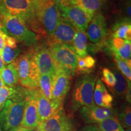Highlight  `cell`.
I'll return each instance as SVG.
<instances>
[{
	"instance_id": "obj_1",
	"label": "cell",
	"mask_w": 131,
	"mask_h": 131,
	"mask_svg": "<svg viewBox=\"0 0 131 131\" xmlns=\"http://www.w3.org/2000/svg\"><path fill=\"white\" fill-rule=\"evenodd\" d=\"M34 19L29 28L40 35H53L61 15L60 9L52 0H33Z\"/></svg>"
},
{
	"instance_id": "obj_2",
	"label": "cell",
	"mask_w": 131,
	"mask_h": 131,
	"mask_svg": "<svg viewBox=\"0 0 131 131\" xmlns=\"http://www.w3.org/2000/svg\"><path fill=\"white\" fill-rule=\"evenodd\" d=\"M27 90L18 87L14 95L6 101L0 111V127L3 131H8L21 125Z\"/></svg>"
},
{
	"instance_id": "obj_3",
	"label": "cell",
	"mask_w": 131,
	"mask_h": 131,
	"mask_svg": "<svg viewBox=\"0 0 131 131\" xmlns=\"http://www.w3.org/2000/svg\"><path fill=\"white\" fill-rule=\"evenodd\" d=\"M14 62L21 86L29 90L38 89L40 73L33 52H27L19 55Z\"/></svg>"
},
{
	"instance_id": "obj_4",
	"label": "cell",
	"mask_w": 131,
	"mask_h": 131,
	"mask_svg": "<svg viewBox=\"0 0 131 131\" xmlns=\"http://www.w3.org/2000/svg\"><path fill=\"white\" fill-rule=\"evenodd\" d=\"M96 80L95 77L88 74L78 79L72 92V109L73 111L95 105L93 96Z\"/></svg>"
},
{
	"instance_id": "obj_5",
	"label": "cell",
	"mask_w": 131,
	"mask_h": 131,
	"mask_svg": "<svg viewBox=\"0 0 131 131\" xmlns=\"http://www.w3.org/2000/svg\"><path fill=\"white\" fill-rule=\"evenodd\" d=\"M49 48L56 70H63L70 75L76 71L78 57L72 45L57 44Z\"/></svg>"
},
{
	"instance_id": "obj_6",
	"label": "cell",
	"mask_w": 131,
	"mask_h": 131,
	"mask_svg": "<svg viewBox=\"0 0 131 131\" xmlns=\"http://www.w3.org/2000/svg\"><path fill=\"white\" fill-rule=\"evenodd\" d=\"M1 16L5 30L17 41L27 46L34 45L37 42V35L27 27L23 21L10 15H1Z\"/></svg>"
},
{
	"instance_id": "obj_7",
	"label": "cell",
	"mask_w": 131,
	"mask_h": 131,
	"mask_svg": "<svg viewBox=\"0 0 131 131\" xmlns=\"http://www.w3.org/2000/svg\"><path fill=\"white\" fill-rule=\"evenodd\" d=\"M10 15L23 21L27 27L34 19L33 0H0V15Z\"/></svg>"
},
{
	"instance_id": "obj_8",
	"label": "cell",
	"mask_w": 131,
	"mask_h": 131,
	"mask_svg": "<svg viewBox=\"0 0 131 131\" xmlns=\"http://www.w3.org/2000/svg\"><path fill=\"white\" fill-rule=\"evenodd\" d=\"M61 16L73 24L77 29L86 31L93 17L81 8L75 4L60 9Z\"/></svg>"
},
{
	"instance_id": "obj_9",
	"label": "cell",
	"mask_w": 131,
	"mask_h": 131,
	"mask_svg": "<svg viewBox=\"0 0 131 131\" xmlns=\"http://www.w3.org/2000/svg\"><path fill=\"white\" fill-rule=\"evenodd\" d=\"M40 123L35 90H27L23 117L21 126L35 130Z\"/></svg>"
},
{
	"instance_id": "obj_10",
	"label": "cell",
	"mask_w": 131,
	"mask_h": 131,
	"mask_svg": "<svg viewBox=\"0 0 131 131\" xmlns=\"http://www.w3.org/2000/svg\"><path fill=\"white\" fill-rule=\"evenodd\" d=\"M77 30L73 24L61 16L53 35L49 38V47L57 44L72 45Z\"/></svg>"
},
{
	"instance_id": "obj_11",
	"label": "cell",
	"mask_w": 131,
	"mask_h": 131,
	"mask_svg": "<svg viewBox=\"0 0 131 131\" xmlns=\"http://www.w3.org/2000/svg\"><path fill=\"white\" fill-rule=\"evenodd\" d=\"M40 131H74V126L69 118L61 109L50 118L39 124Z\"/></svg>"
},
{
	"instance_id": "obj_12",
	"label": "cell",
	"mask_w": 131,
	"mask_h": 131,
	"mask_svg": "<svg viewBox=\"0 0 131 131\" xmlns=\"http://www.w3.org/2000/svg\"><path fill=\"white\" fill-rule=\"evenodd\" d=\"M35 93L40 123L45 122L59 111L63 109V101L49 100L43 95L39 88L35 89Z\"/></svg>"
},
{
	"instance_id": "obj_13",
	"label": "cell",
	"mask_w": 131,
	"mask_h": 131,
	"mask_svg": "<svg viewBox=\"0 0 131 131\" xmlns=\"http://www.w3.org/2000/svg\"><path fill=\"white\" fill-rule=\"evenodd\" d=\"M32 52L40 75H55L56 69L49 47L41 46L37 47Z\"/></svg>"
},
{
	"instance_id": "obj_14",
	"label": "cell",
	"mask_w": 131,
	"mask_h": 131,
	"mask_svg": "<svg viewBox=\"0 0 131 131\" xmlns=\"http://www.w3.org/2000/svg\"><path fill=\"white\" fill-rule=\"evenodd\" d=\"M70 75L64 70L57 69L53 77L52 100L64 101L70 86Z\"/></svg>"
},
{
	"instance_id": "obj_15",
	"label": "cell",
	"mask_w": 131,
	"mask_h": 131,
	"mask_svg": "<svg viewBox=\"0 0 131 131\" xmlns=\"http://www.w3.org/2000/svg\"><path fill=\"white\" fill-rule=\"evenodd\" d=\"M107 34V27L104 16L100 12L95 14L87 28V37L92 42L98 43L104 40Z\"/></svg>"
},
{
	"instance_id": "obj_16",
	"label": "cell",
	"mask_w": 131,
	"mask_h": 131,
	"mask_svg": "<svg viewBox=\"0 0 131 131\" xmlns=\"http://www.w3.org/2000/svg\"><path fill=\"white\" fill-rule=\"evenodd\" d=\"M80 114L83 120L87 124H98L107 118L116 115L112 109L101 107L95 105L81 108Z\"/></svg>"
},
{
	"instance_id": "obj_17",
	"label": "cell",
	"mask_w": 131,
	"mask_h": 131,
	"mask_svg": "<svg viewBox=\"0 0 131 131\" xmlns=\"http://www.w3.org/2000/svg\"><path fill=\"white\" fill-rule=\"evenodd\" d=\"M94 101L99 107L112 109L114 98L109 94L101 80L96 81L94 91Z\"/></svg>"
},
{
	"instance_id": "obj_18",
	"label": "cell",
	"mask_w": 131,
	"mask_h": 131,
	"mask_svg": "<svg viewBox=\"0 0 131 131\" xmlns=\"http://www.w3.org/2000/svg\"><path fill=\"white\" fill-rule=\"evenodd\" d=\"M109 47L114 56H117L122 60L126 61L130 60V41L113 38L109 41Z\"/></svg>"
},
{
	"instance_id": "obj_19",
	"label": "cell",
	"mask_w": 131,
	"mask_h": 131,
	"mask_svg": "<svg viewBox=\"0 0 131 131\" xmlns=\"http://www.w3.org/2000/svg\"><path fill=\"white\" fill-rule=\"evenodd\" d=\"M112 36L123 40H131V24L130 19L126 18L116 23L112 27Z\"/></svg>"
},
{
	"instance_id": "obj_20",
	"label": "cell",
	"mask_w": 131,
	"mask_h": 131,
	"mask_svg": "<svg viewBox=\"0 0 131 131\" xmlns=\"http://www.w3.org/2000/svg\"><path fill=\"white\" fill-rule=\"evenodd\" d=\"M86 33L80 29L77 30L74 38H73L72 46L77 55L80 58H84L88 55V44H87Z\"/></svg>"
},
{
	"instance_id": "obj_21",
	"label": "cell",
	"mask_w": 131,
	"mask_h": 131,
	"mask_svg": "<svg viewBox=\"0 0 131 131\" xmlns=\"http://www.w3.org/2000/svg\"><path fill=\"white\" fill-rule=\"evenodd\" d=\"M4 85L9 87L16 86L19 83L18 76L14 62L4 67L0 72Z\"/></svg>"
},
{
	"instance_id": "obj_22",
	"label": "cell",
	"mask_w": 131,
	"mask_h": 131,
	"mask_svg": "<svg viewBox=\"0 0 131 131\" xmlns=\"http://www.w3.org/2000/svg\"><path fill=\"white\" fill-rule=\"evenodd\" d=\"M114 73L116 78V83L111 91L117 96H126L127 89L130 86V81L127 80L126 81L123 75L117 70H115Z\"/></svg>"
},
{
	"instance_id": "obj_23",
	"label": "cell",
	"mask_w": 131,
	"mask_h": 131,
	"mask_svg": "<svg viewBox=\"0 0 131 131\" xmlns=\"http://www.w3.org/2000/svg\"><path fill=\"white\" fill-rule=\"evenodd\" d=\"M103 3V0H75L73 4L81 8L91 16L98 12Z\"/></svg>"
},
{
	"instance_id": "obj_24",
	"label": "cell",
	"mask_w": 131,
	"mask_h": 131,
	"mask_svg": "<svg viewBox=\"0 0 131 131\" xmlns=\"http://www.w3.org/2000/svg\"><path fill=\"white\" fill-rule=\"evenodd\" d=\"M53 75L45 74L40 75L39 89L47 99L52 100V92L53 88Z\"/></svg>"
},
{
	"instance_id": "obj_25",
	"label": "cell",
	"mask_w": 131,
	"mask_h": 131,
	"mask_svg": "<svg viewBox=\"0 0 131 131\" xmlns=\"http://www.w3.org/2000/svg\"><path fill=\"white\" fill-rule=\"evenodd\" d=\"M97 126L101 131H125L116 115L112 116L98 123Z\"/></svg>"
},
{
	"instance_id": "obj_26",
	"label": "cell",
	"mask_w": 131,
	"mask_h": 131,
	"mask_svg": "<svg viewBox=\"0 0 131 131\" xmlns=\"http://www.w3.org/2000/svg\"><path fill=\"white\" fill-rule=\"evenodd\" d=\"M95 63V60L90 55H86L84 58L78 57L76 70L81 73H88L94 68Z\"/></svg>"
},
{
	"instance_id": "obj_27",
	"label": "cell",
	"mask_w": 131,
	"mask_h": 131,
	"mask_svg": "<svg viewBox=\"0 0 131 131\" xmlns=\"http://www.w3.org/2000/svg\"><path fill=\"white\" fill-rule=\"evenodd\" d=\"M19 53H20V50L18 47L12 48L5 45L1 53L5 65H8L13 63L19 56Z\"/></svg>"
},
{
	"instance_id": "obj_28",
	"label": "cell",
	"mask_w": 131,
	"mask_h": 131,
	"mask_svg": "<svg viewBox=\"0 0 131 131\" xmlns=\"http://www.w3.org/2000/svg\"><path fill=\"white\" fill-rule=\"evenodd\" d=\"M117 118L123 127L129 129L131 127V109L130 106H122L117 115Z\"/></svg>"
},
{
	"instance_id": "obj_29",
	"label": "cell",
	"mask_w": 131,
	"mask_h": 131,
	"mask_svg": "<svg viewBox=\"0 0 131 131\" xmlns=\"http://www.w3.org/2000/svg\"><path fill=\"white\" fill-rule=\"evenodd\" d=\"M114 60L117 63L118 68L120 70L123 75L125 76L128 81L131 80V65L130 60H123L117 56H114Z\"/></svg>"
},
{
	"instance_id": "obj_30",
	"label": "cell",
	"mask_w": 131,
	"mask_h": 131,
	"mask_svg": "<svg viewBox=\"0 0 131 131\" xmlns=\"http://www.w3.org/2000/svg\"><path fill=\"white\" fill-rule=\"evenodd\" d=\"M18 87L4 86L0 88V111L8 100L14 95L17 91Z\"/></svg>"
},
{
	"instance_id": "obj_31",
	"label": "cell",
	"mask_w": 131,
	"mask_h": 131,
	"mask_svg": "<svg viewBox=\"0 0 131 131\" xmlns=\"http://www.w3.org/2000/svg\"><path fill=\"white\" fill-rule=\"evenodd\" d=\"M101 79L111 91L116 83V78L114 72H112L109 69L104 68L102 71V78Z\"/></svg>"
},
{
	"instance_id": "obj_32",
	"label": "cell",
	"mask_w": 131,
	"mask_h": 131,
	"mask_svg": "<svg viewBox=\"0 0 131 131\" xmlns=\"http://www.w3.org/2000/svg\"><path fill=\"white\" fill-rule=\"evenodd\" d=\"M59 9L67 7L73 4L75 0H52Z\"/></svg>"
},
{
	"instance_id": "obj_33",
	"label": "cell",
	"mask_w": 131,
	"mask_h": 131,
	"mask_svg": "<svg viewBox=\"0 0 131 131\" xmlns=\"http://www.w3.org/2000/svg\"><path fill=\"white\" fill-rule=\"evenodd\" d=\"M7 34L4 27L0 28V53H1L3 47L4 46L6 39L7 37Z\"/></svg>"
},
{
	"instance_id": "obj_34",
	"label": "cell",
	"mask_w": 131,
	"mask_h": 131,
	"mask_svg": "<svg viewBox=\"0 0 131 131\" xmlns=\"http://www.w3.org/2000/svg\"><path fill=\"white\" fill-rule=\"evenodd\" d=\"M17 43L18 41L16 38H15L13 37L7 35L6 39V41H5V45L12 47V48H16V47H18Z\"/></svg>"
},
{
	"instance_id": "obj_35",
	"label": "cell",
	"mask_w": 131,
	"mask_h": 131,
	"mask_svg": "<svg viewBox=\"0 0 131 131\" xmlns=\"http://www.w3.org/2000/svg\"><path fill=\"white\" fill-rule=\"evenodd\" d=\"M82 130L83 131H101L98 128L97 126L95 125V124H90V125L85 126Z\"/></svg>"
},
{
	"instance_id": "obj_36",
	"label": "cell",
	"mask_w": 131,
	"mask_h": 131,
	"mask_svg": "<svg viewBox=\"0 0 131 131\" xmlns=\"http://www.w3.org/2000/svg\"><path fill=\"white\" fill-rule=\"evenodd\" d=\"M32 130H34L32 129L27 128V127H23V126H22L20 125V126H19L15 127V128H13L8 131H32Z\"/></svg>"
},
{
	"instance_id": "obj_37",
	"label": "cell",
	"mask_w": 131,
	"mask_h": 131,
	"mask_svg": "<svg viewBox=\"0 0 131 131\" xmlns=\"http://www.w3.org/2000/svg\"><path fill=\"white\" fill-rule=\"evenodd\" d=\"M5 67V64L3 62L2 56H1V54L0 53V72L3 70V69Z\"/></svg>"
},
{
	"instance_id": "obj_38",
	"label": "cell",
	"mask_w": 131,
	"mask_h": 131,
	"mask_svg": "<svg viewBox=\"0 0 131 131\" xmlns=\"http://www.w3.org/2000/svg\"><path fill=\"white\" fill-rule=\"evenodd\" d=\"M4 86H5L4 83V82H3V81L2 78H1V74H0V88H2V87Z\"/></svg>"
},
{
	"instance_id": "obj_39",
	"label": "cell",
	"mask_w": 131,
	"mask_h": 131,
	"mask_svg": "<svg viewBox=\"0 0 131 131\" xmlns=\"http://www.w3.org/2000/svg\"><path fill=\"white\" fill-rule=\"evenodd\" d=\"M1 27H3V26L2 23V19H1V16L0 15V28H1Z\"/></svg>"
},
{
	"instance_id": "obj_40",
	"label": "cell",
	"mask_w": 131,
	"mask_h": 131,
	"mask_svg": "<svg viewBox=\"0 0 131 131\" xmlns=\"http://www.w3.org/2000/svg\"><path fill=\"white\" fill-rule=\"evenodd\" d=\"M34 131H40V129H38V128H37V129H35V130H34Z\"/></svg>"
},
{
	"instance_id": "obj_41",
	"label": "cell",
	"mask_w": 131,
	"mask_h": 131,
	"mask_svg": "<svg viewBox=\"0 0 131 131\" xmlns=\"http://www.w3.org/2000/svg\"><path fill=\"white\" fill-rule=\"evenodd\" d=\"M126 131H131V129L130 128H129V129H127V130Z\"/></svg>"
},
{
	"instance_id": "obj_42",
	"label": "cell",
	"mask_w": 131,
	"mask_h": 131,
	"mask_svg": "<svg viewBox=\"0 0 131 131\" xmlns=\"http://www.w3.org/2000/svg\"><path fill=\"white\" fill-rule=\"evenodd\" d=\"M0 131H3V130H2V129H1V127H0Z\"/></svg>"
},
{
	"instance_id": "obj_43",
	"label": "cell",
	"mask_w": 131,
	"mask_h": 131,
	"mask_svg": "<svg viewBox=\"0 0 131 131\" xmlns=\"http://www.w3.org/2000/svg\"><path fill=\"white\" fill-rule=\"evenodd\" d=\"M80 131H83V130H82V129H81V130H80Z\"/></svg>"
}]
</instances>
